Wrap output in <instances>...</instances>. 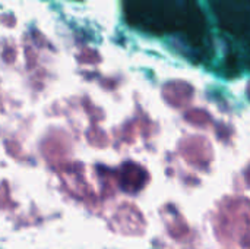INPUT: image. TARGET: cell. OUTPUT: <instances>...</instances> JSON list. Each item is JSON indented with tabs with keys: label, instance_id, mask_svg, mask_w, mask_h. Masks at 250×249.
<instances>
[{
	"label": "cell",
	"instance_id": "5",
	"mask_svg": "<svg viewBox=\"0 0 250 249\" xmlns=\"http://www.w3.org/2000/svg\"><path fill=\"white\" fill-rule=\"evenodd\" d=\"M12 43L7 41V40L3 41V59H4V62H12V57H10L9 53H12L13 56H16V48H15V45Z\"/></svg>",
	"mask_w": 250,
	"mask_h": 249
},
{
	"label": "cell",
	"instance_id": "1",
	"mask_svg": "<svg viewBox=\"0 0 250 249\" xmlns=\"http://www.w3.org/2000/svg\"><path fill=\"white\" fill-rule=\"evenodd\" d=\"M180 153L186 161L201 167L208 166L212 160V148L202 136L185 138L180 144Z\"/></svg>",
	"mask_w": 250,
	"mask_h": 249
},
{
	"label": "cell",
	"instance_id": "4",
	"mask_svg": "<svg viewBox=\"0 0 250 249\" xmlns=\"http://www.w3.org/2000/svg\"><path fill=\"white\" fill-rule=\"evenodd\" d=\"M186 120L190 122L195 126H208L211 125V116L205 110H190L186 114Z\"/></svg>",
	"mask_w": 250,
	"mask_h": 249
},
{
	"label": "cell",
	"instance_id": "6",
	"mask_svg": "<svg viewBox=\"0 0 250 249\" xmlns=\"http://www.w3.org/2000/svg\"><path fill=\"white\" fill-rule=\"evenodd\" d=\"M246 181H248V183L250 185V167L248 169V172H246Z\"/></svg>",
	"mask_w": 250,
	"mask_h": 249
},
{
	"label": "cell",
	"instance_id": "7",
	"mask_svg": "<svg viewBox=\"0 0 250 249\" xmlns=\"http://www.w3.org/2000/svg\"><path fill=\"white\" fill-rule=\"evenodd\" d=\"M248 95H249V98H250V81H249V85H248Z\"/></svg>",
	"mask_w": 250,
	"mask_h": 249
},
{
	"label": "cell",
	"instance_id": "2",
	"mask_svg": "<svg viewBox=\"0 0 250 249\" xmlns=\"http://www.w3.org/2000/svg\"><path fill=\"white\" fill-rule=\"evenodd\" d=\"M149 181L148 172L136 163H125L120 169L119 185L126 192H138Z\"/></svg>",
	"mask_w": 250,
	"mask_h": 249
},
{
	"label": "cell",
	"instance_id": "3",
	"mask_svg": "<svg viewBox=\"0 0 250 249\" xmlns=\"http://www.w3.org/2000/svg\"><path fill=\"white\" fill-rule=\"evenodd\" d=\"M193 95V87L185 81H171L167 82L163 88V97L166 101L174 107L186 106Z\"/></svg>",
	"mask_w": 250,
	"mask_h": 249
}]
</instances>
